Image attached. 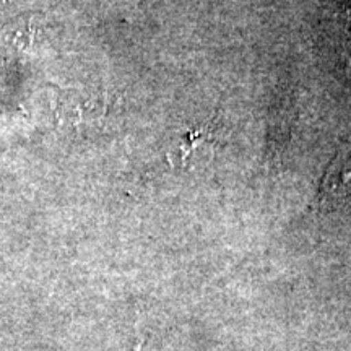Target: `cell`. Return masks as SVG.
Returning <instances> with one entry per match:
<instances>
[{"label": "cell", "instance_id": "1", "mask_svg": "<svg viewBox=\"0 0 351 351\" xmlns=\"http://www.w3.org/2000/svg\"><path fill=\"white\" fill-rule=\"evenodd\" d=\"M351 200V148L333 156L320 184L319 202L326 205Z\"/></svg>", "mask_w": 351, "mask_h": 351}, {"label": "cell", "instance_id": "2", "mask_svg": "<svg viewBox=\"0 0 351 351\" xmlns=\"http://www.w3.org/2000/svg\"><path fill=\"white\" fill-rule=\"evenodd\" d=\"M38 28L32 20L15 21L10 26L3 29V39L8 46H12L16 51H29L32 49L34 39H36Z\"/></svg>", "mask_w": 351, "mask_h": 351}]
</instances>
